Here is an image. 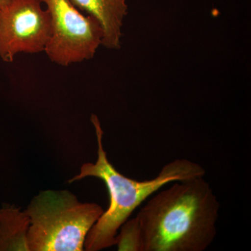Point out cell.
I'll return each instance as SVG.
<instances>
[{
  "mask_svg": "<svg viewBox=\"0 0 251 251\" xmlns=\"http://www.w3.org/2000/svg\"><path fill=\"white\" fill-rule=\"evenodd\" d=\"M204 176L156 193L135 219L142 251H204L215 239L220 203Z\"/></svg>",
  "mask_w": 251,
  "mask_h": 251,
  "instance_id": "obj_1",
  "label": "cell"
},
{
  "mask_svg": "<svg viewBox=\"0 0 251 251\" xmlns=\"http://www.w3.org/2000/svg\"><path fill=\"white\" fill-rule=\"evenodd\" d=\"M98 143V158L96 163L81 167L80 174L68 182L79 181L88 176L99 178L106 185L110 205L103 211L86 237L84 249L98 251L115 245L117 232L135 209L163 186L173 181L204 176L205 171L201 165L188 159H175L163 167L152 179L137 181L119 173L109 161L103 148V131L98 117L92 115Z\"/></svg>",
  "mask_w": 251,
  "mask_h": 251,
  "instance_id": "obj_2",
  "label": "cell"
},
{
  "mask_svg": "<svg viewBox=\"0 0 251 251\" xmlns=\"http://www.w3.org/2000/svg\"><path fill=\"white\" fill-rule=\"evenodd\" d=\"M29 251H82L91 228L103 213L96 203L79 202L68 191H41L26 209Z\"/></svg>",
  "mask_w": 251,
  "mask_h": 251,
  "instance_id": "obj_3",
  "label": "cell"
},
{
  "mask_svg": "<svg viewBox=\"0 0 251 251\" xmlns=\"http://www.w3.org/2000/svg\"><path fill=\"white\" fill-rule=\"evenodd\" d=\"M51 21L50 39L45 52L52 62L68 67L93 58L102 45L103 31L98 21L84 15L70 0H41Z\"/></svg>",
  "mask_w": 251,
  "mask_h": 251,
  "instance_id": "obj_4",
  "label": "cell"
},
{
  "mask_svg": "<svg viewBox=\"0 0 251 251\" xmlns=\"http://www.w3.org/2000/svg\"><path fill=\"white\" fill-rule=\"evenodd\" d=\"M41 0H10L0 10V57L12 62L20 52L45 51L50 39V16Z\"/></svg>",
  "mask_w": 251,
  "mask_h": 251,
  "instance_id": "obj_5",
  "label": "cell"
},
{
  "mask_svg": "<svg viewBox=\"0 0 251 251\" xmlns=\"http://www.w3.org/2000/svg\"><path fill=\"white\" fill-rule=\"evenodd\" d=\"M79 11L97 19L103 31L102 46L108 49L121 47L122 27L128 14L127 0H70Z\"/></svg>",
  "mask_w": 251,
  "mask_h": 251,
  "instance_id": "obj_6",
  "label": "cell"
},
{
  "mask_svg": "<svg viewBox=\"0 0 251 251\" xmlns=\"http://www.w3.org/2000/svg\"><path fill=\"white\" fill-rule=\"evenodd\" d=\"M29 219L26 211L5 204L0 209V251H28Z\"/></svg>",
  "mask_w": 251,
  "mask_h": 251,
  "instance_id": "obj_7",
  "label": "cell"
},
{
  "mask_svg": "<svg viewBox=\"0 0 251 251\" xmlns=\"http://www.w3.org/2000/svg\"><path fill=\"white\" fill-rule=\"evenodd\" d=\"M120 234H117L115 245L118 251H142L141 230L135 218L127 220L120 227Z\"/></svg>",
  "mask_w": 251,
  "mask_h": 251,
  "instance_id": "obj_8",
  "label": "cell"
},
{
  "mask_svg": "<svg viewBox=\"0 0 251 251\" xmlns=\"http://www.w3.org/2000/svg\"><path fill=\"white\" fill-rule=\"evenodd\" d=\"M9 2L10 0H0V10L6 7Z\"/></svg>",
  "mask_w": 251,
  "mask_h": 251,
  "instance_id": "obj_9",
  "label": "cell"
}]
</instances>
